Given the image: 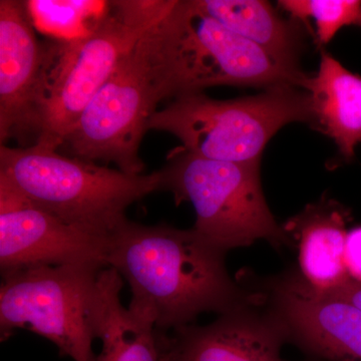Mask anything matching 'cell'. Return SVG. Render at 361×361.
<instances>
[{"instance_id": "cell-1", "label": "cell", "mask_w": 361, "mask_h": 361, "mask_svg": "<svg viewBox=\"0 0 361 361\" xmlns=\"http://www.w3.org/2000/svg\"><path fill=\"white\" fill-rule=\"evenodd\" d=\"M227 252L196 231L128 219L108 241V265L129 284V310L169 332L204 312L218 314L250 303L226 267Z\"/></svg>"}, {"instance_id": "cell-2", "label": "cell", "mask_w": 361, "mask_h": 361, "mask_svg": "<svg viewBox=\"0 0 361 361\" xmlns=\"http://www.w3.org/2000/svg\"><path fill=\"white\" fill-rule=\"evenodd\" d=\"M0 179L63 222L109 239L132 204L160 190L161 174H127L35 144L1 146Z\"/></svg>"}, {"instance_id": "cell-3", "label": "cell", "mask_w": 361, "mask_h": 361, "mask_svg": "<svg viewBox=\"0 0 361 361\" xmlns=\"http://www.w3.org/2000/svg\"><path fill=\"white\" fill-rule=\"evenodd\" d=\"M174 1L111 2L94 32L44 47V127L35 144L58 149L120 59Z\"/></svg>"}, {"instance_id": "cell-4", "label": "cell", "mask_w": 361, "mask_h": 361, "mask_svg": "<svg viewBox=\"0 0 361 361\" xmlns=\"http://www.w3.org/2000/svg\"><path fill=\"white\" fill-rule=\"evenodd\" d=\"M291 123L314 126L310 96L295 85H282L227 101L203 92L183 94L154 114L148 130L174 135L180 149L200 158L252 163L261 161L273 135Z\"/></svg>"}, {"instance_id": "cell-5", "label": "cell", "mask_w": 361, "mask_h": 361, "mask_svg": "<svg viewBox=\"0 0 361 361\" xmlns=\"http://www.w3.org/2000/svg\"><path fill=\"white\" fill-rule=\"evenodd\" d=\"M158 37L171 97L217 85L301 87L307 77L207 16L195 0L175 1L159 21Z\"/></svg>"}, {"instance_id": "cell-6", "label": "cell", "mask_w": 361, "mask_h": 361, "mask_svg": "<svg viewBox=\"0 0 361 361\" xmlns=\"http://www.w3.org/2000/svg\"><path fill=\"white\" fill-rule=\"evenodd\" d=\"M158 23L120 59L66 135L63 144L78 158L111 161L127 174L144 171L139 155L142 137L158 104L171 97L159 49Z\"/></svg>"}, {"instance_id": "cell-7", "label": "cell", "mask_w": 361, "mask_h": 361, "mask_svg": "<svg viewBox=\"0 0 361 361\" xmlns=\"http://www.w3.org/2000/svg\"><path fill=\"white\" fill-rule=\"evenodd\" d=\"M260 163L208 160L178 149L160 171V190L174 194L177 204L190 202L194 229L226 252L258 240L286 245L290 236L266 203Z\"/></svg>"}, {"instance_id": "cell-8", "label": "cell", "mask_w": 361, "mask_h": 361, "mask_svg": "<svg viewBox=\"0 0 361 361\" xmlns=\"http://www.w3.org/2000/svg\"><path fill=\"white\" fill-rule=\"evenodd\" d=\"M104 266H33L2 273L0 338L27 329L56 344L59 355L94 361V310Z\"/></svg>"}, {"instance_id": "cell-9", "label": "cell", "mask_w": 361, "mask_h": 361, "mask_svg": "<svg viewBox=\"0 0 361 361\" xmlns=\"http://www.w3.org/2000/svg\"><path fill=\"white\" fill-rule=\"evenodd\" d=\"M109 239L73 227L0 179V268L97 264L109 267Z\"/></svg>"}, {"instance_id": "cell-10", "label": "cell", "mask_w": 361, "mask_h": 361, "mask_svg": "<svg viewBox=\"0 0 361 361\" xmlns=\"http://www.w3.org/2000/svg\"><path fill=\"white\" fill-rule=\"evenodd\" d=\"M25 2L0 1V142H26L44 127V45L39 44Z\"/></svg>"}, {"instance_id": "cell-11", "label": "cell", "mask_w": 361, "mask_h": 361, "mask_svg": "<svg viewBox=\"0 0 361 361\" xmlns=\"http://www.w3.org/2000/svg\"><path fill=\"white\" fill-rule=\"evenodd\" d=\"M269 307L293 341L329 361H361V310L348 301L315 290L302 276L273 282Z\"/></svg>"}, {"instance_id": "cell-12", "label": "cell", "mask_w": 361, "mask_h": 361, "mask_svg": "<svg viewBox=\"0 0 361 361\" xmlns=\"http://www.w3.org/2000/svg\"><path fill=\"white\" fill-rule=\"evenodd\" d=\"M260 300L258 295L204 326L156 331L159 361H286V334L268 308L258 310Z\"/></svg>"}, {"instance_id": "cell-13", "label": "cell", "mask_w": 361, "mask_h": 361, "mask_svg": "<svg viewBox=\"0 0 361 361\" xmlns=\"http://www.w3.org/2000/svg\"><path fill=\"white\" fill-rule=\"evenodd\" d=\"M345 217L336 202L322 201L284 227L298 240L301 276L315 290L327 293L351 280L345 264Z\"/></svg>"}, {"instance_id": "cell-14", "label": "cell", "mask_w": 361, "mask_h": 361, "mask_svg": "<svg viewBox=\"0 0 361 361\" xmlns=\"http://www.w3.org/2000/svg\"><path fill=\"white\" fill-rule=\"evenodd\" d=\"M301 89L310 94L314 126L329 135L341 156L350 161L361 142V77L322 52L319 68L304 78Z\"/></svg>"}, {"instance_id": "cell-15", "label": "cell", "mask_w": 361, "mask_h": 361, "mask_svg": "<svg viewBox=\"0 0 361 361\" xmlns=\"http://www.w3.org/2000/svg\"><path fill=\"white\" fill-rule=\"evenodd\" d=\"M197 7L273 56L280 63L300 71V37L293 25L278 16L263 0H195Z\"/></svg>"}, {"instance_id": "cell-16", "label": "cell", "mask_w": 361, "mask_h": 361, "mask_svg": "<svg viewBox=\"0 0 361 361\" xmlns=\"http://www.w3.org/2000/svg\"><path fill=\"white\" fill-rule=\"evenodd\" d=\"M25 6L35 27L61 40L80 39L90 35L109 11H102L108 4L99 1L32 0L26 1Z\"/></svg>"}, {"instance_id": "cell-17", "label": "cell", "mask_w": 361, "mask_h": 361, "mask_svg": "<svg viewBox=\"0 0 361 361\" xmlns=\"http://www.w3.org/2000/svg\"><path fill=\"white\" fill-rule=\"evenodd\" d=\"M278 6L296 20H313L320 44H327L344 26L355 25L360 0H281Z\"/></svg>"}, {"instance_id": "cell-18", "label": "cell", "mask_w": 361, "mask_h": 361, "mask_svg": "<svg viewBox=\"0 0 361 361\" xmlns=\"http://www.w3.org/2000/svg\"><path fill=\"white\" fill-rule=\"evenodd\" d=\"M345 264L351 280L361 282V226L353 228L348 233Z\"/></svg>"}, {"instance_id": "cell-19", "label": "cell", "mask_w": 361, "mask_h": 361, "mask_svg": "<svg viewBox=\"0 0 361 361\" xmlns=\"http://www.w3.org/2000/svg\"><path fill=\"white\" fill-rule=\"evenodd\" d=\"M326 293V292H324ZM330 295L341 298L342 300L355 305L356 308L361 310V282L350 280L343 286L339 287L336 290L327 292Z\"/></svg>"}, {"instance_id": "cell-20", "label": "cell", "mask_w": 361, "mask_h": 361, "mask_svg": "<svg viewBox=\"0 0 361 361\" xmlns=\"http://www.w3.org/2000/svg\"><path fill=\"white\" fill-rule=\"evenodd\" d=\"M355 25L360 26V27H361V14H360V18H358L357 23H356Z\"/></svg>"}]
</instances>
